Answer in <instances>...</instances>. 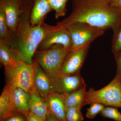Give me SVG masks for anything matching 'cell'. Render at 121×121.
Masks as SVG:
<instances>
[{
    "mask_svg": "<svg viewBox=\"0 0 121 121\" xmlns=\"http://www.w3.org/2000/svg\"><path fill=\"white\" fill-rule=\"evenodd\" d=\"M72 9L68 17L56 25L66 26L85 23L106 31H114L121 20V12L113 7L112 0H72Z\"/></svg>",
    "mask_w": 121,
    "mask_h": 121,
    "instance_id": "6da1fadb",
    "label": "cell"
},
{
    "mask_svg": "<svg viewBox=\"0 0 121 121\" xmlns=\"http://www.w3.org/2000/svg\"><path fill=\"white\" fill-rule=\"evenodd\" d=\"M37 62L29 64L22 60H15L4 67L7 84L19 87L29 94L36 91L35 86V70Z\"/></svg>",
    "mask_w": 121,
    "mask_h": 121,
    "instance_id": "7a4b0ae2",
    "label": "cell"
},
{
    "mask_svg": "<svg viewBox=\"0 0 121 121\" xmlns=\"http://www.w3.org/2000/svg\"><path fill=\"white\" fill-rule=\"evenodd\" d=\"M58 27V25L52 26L45 22L32 27L28 36L20 47L12 53L13 59L32 64L33 56L44 38L49 33Z\"/></svg>",
    "mask_w": 121,
    "mask_h": 121,
    "instance_id": "3957f363",
    "label": "cell"
},
{
    "mask_svg": "<svg viewBox=\"0 0 121 121\" xmlns=\"http://www.w3.org/2000/svg\"><path fill=\"white\" fill-rule=\"evenodd\" d=\"M95 102L121 108V79L119 76L116 75L103 88L95 90L90 87L86 91L84 106Z\"/></svg>",
    "mask_w": 121,
    "mask_h": 121,
    "instance_id": "277c9868",
    "label": "cell"
},
{
    "mask_svg": "<svg viewBox=\"0 0 121 121\" xmlns=\"http://www.w3.org/2000/svg\"><path fill=\"white\" fill-rule=\"evenodd\" d=\"M68 51L61 44H54L47 50L36 51L35 61L48 75L58 73Z\"/></svg>",
    "mask_w": 121,
    "mask_h": 121,
    "instance_id": "5b68a950",
    "label": "cell"
},
{
    "mask_svg": "<svg viewBox=\"0 0 121 121\" xmlns=\"http://www.w3.org/2000/svg\"><path fill=\"white\" fill-rule=\"evenodd\" d=\"M64 27L67 28L70 33L72 43L71 50L91 44L105 32L85 23H73Z\"/></svg>",
    "mask_w": 121,
    "mask_h": 121,
    "instance_id": "8992f818",
    "label": "cell"
},
{
    "mask_svg": "<svg viewBox=\"0 0 121 121\" xmlns=\"http://www.w3.org/2000/svg\"><path fill=\"white\" fill-rule=\"evenodd\" d=\"M51 80V91L66 95L86 86L80 73L73 75L58 73L48 75Z\"/></svg>",
    "mask_w": 121,
    "mask_h": 121,
    "instance_id": "52a82bcc",
    "label": "cell"
},
{
    "mask_svg": "<svg viewBox=\"0 0 121 121\" xmlns=\"http://www.w3.org/2000/svg\"><path fill=\"white\" fill-rule=\"evenodd\" d=\"M90 47L89 44L68 51L63 61L59 73L73 75L80 73Z\"/></svg>",
    "mask_w": 121,
    "mask_h": 121,
    "instance_id": "ba28073f",
    "label": "cell"
},
{
    "mask_svg": "<svg viewBox=\"0 0 121 121\" xmlns=\"http://www.w3.org/2000/svg\"><path fill=\"white\" fill-rule=\"evenodd\" d=\"M58 26V28L49 33L44 37L37 48V51L47 50L56 44L63 45L68 51L71 50L72 41L68 29L66 27Z\"/></svg>",
    "mask_w": 121,
    "mask_h": 121,
    "instance_id": "9c48e42d",
    "label": "cell"
},
{
    "mask_svg": "<svg viewBox=\"0 0 121 121\" xmlns=\"http://www.w3.org/2000/svg\"><path fill=\"white\" fill-rule=\"evenodd\" d=\"M24 0H0V8L6 16L9 31L16 30L23 9Z\"/></svg>",
    "mask_w": 121,
    "mask_h": 121,
    "instance_id": "30bf717a",
    "label": "cell"
},
{
    "mask_svg": "<svg viewBox=\"0 0 121 121\" xmlns=\"http://www.w3.org/2000/svg\"><path fill=\"white\" fill-rule=\"evenodd\" d=\"M11 95L12 103L16 112L23 114L27 117L30 111V94L19 87L6 84Z\"/></svg>",
    "mask_w": 121,
    "mask_h": 121,
    "instance_id": "8fae6325",
    "label": "cell"
},
{
    "mask_svg": "<svg viewBox=\"0 0 121 121\" xmlns=\"http://www.w3.org/2000/svg\"><path fill=\"white\" fill-rule=\"evenodd\" d=\"M35 86L36 90L45 101L51 92V80L37 62L35 70Z\"/></svg>",
    "mask_w": 121,
    "mask_h": 121,
    "instance_id": "7c38bea8",
    "label": "cell"
},
{
    "mask_svg": "<svg viewBox=\"0 0 121 121\" xmlns=\"http://www.w3.org/2000/svg\"><path fill=\"white\" fill-rule=\"evenodd\" d=\"M52 9L48 0H33V5L30 15L32 27L44 23L47 15Z\"/></svg>",
    "mask_w": 121,
    "mask_h": 121,
    "instance_id": "4fadbf2b",
    "label": "cell"
},
{
    "mask_svg": "<svg viewBox=\"0 0 121 121\" xmlns=\"http://www.w3.org/2000/svg\"><path fill=\"white\" fill-rule=\"evenodd\" d=\"M48 110L60 121H66V106L62 94L51 91L45 100Z\"/></svg>",
    "mask_w": 121,
    "mask_h": 121,
    "instance_id": "5bb4252c",
    "label": "cell"
},
{
    "mask_svg": "<svg viewBox=\"0 0 121 121\" xmlns=\"http://www.w3.org/2000/svg\"><path fill=\"white\" fill-rule=\"evenodd\" d=\"M29 104L31 112L44 121H47L48 113L47 105L37 91L30 93Z\"/></svg>",
    "mask_w": 121,
    "mask_h": 121,
    "instance_id": "9a60e30c",
    "label": "cell"
},
{
    "mask_svg": "<svg viewBox=\"0 0 121 121\" xmlns=\"http://www.w3.org/2000/svg\"><path fill=\"white\" fill-rule=\"evenodd\" d=\"M86 86V85L84 86L70 94H62L66 107H74L81 109L84 106Z\"/></svg>",
    "mask_w": 121,
    "mask_h": 121,
    "instance_id": "2e32d148",
    "label": "cell"
},
{
    "mask_svg": "<svg viewBox=\"0 0 121 121\" xmlns=\"http://www.w3.org/2000/svg\"><path fill=\"white\" fill-rule=\"evenodd\" d=\"M16 113L13 106L9 91L5 86L0 96V121H3Z\"/></svg>",
    "mask_w": 121,
    "mask_h": 121,
    "instance_id": "e0dca14e",
    "label": "cell"
},
{
    "mask_svg": "<svg viewBox=\"0 0 121 121\" xmlns=\"http://www.w3.org/2000/svg\"><path fill=\"white\" fill-rule=\"evenodd\" d=\"M11 48L7 41L0 39V61L7 67L11 65L15 61Z\"/></svg>",
    "mask_w": 121,
    "mask_h": 121,
    "instance_id": "ac0fdd59",
    "label": "cell"
},
{
    "mask_svg": "<svg viewBox=\"0 0 121 121\" xmlns=\"http://www.w3.org/2000/svg\"><path fill=\"white\" fill-rule=\"evenodd\" d=\"M69 0H48V2L52 10L55 12L56 19L65 16L66 13V4Z\"/></svg>",
    "mask_w": 121,
    "mask_h": 121,
    "instance_id": "d6986e66",
    "label": "cell"
},
{
    "mask_svg": "<svg viewBox=\"0 0 121 121\" xmlns=\"http://www.w3.org/2000/svg\"><path fill=\"white\" fill-rule=\"evenodd\" d=\"M113 31L112 52L114 55L121 53V20L118 26Z\"/></svg>",
    "mask_w": 121,
    "mask_h": 121,
    "instance_id": "ffe728a7",
    "label": "cell"
},
{
    "mask_svg": "<svg viewBox=\"0 0 121 121\" xmlns=\"http://www.w3.org/2000/svg\"><path fill=\"white\" fill-rule=\"evenodd\" d=\"M100 114L104 118H110L115 121H121V113L117 107L106 106Z\"/></svg>",
    "mask_w": 121,
    "mask_h": 121,
    "instance_id": "44dd1931",
    "label": "cell"
},
{
    "mask_svg": "<svg viewBox=\"0 0 121 121\" xmlns=\"http://www.w3.org/2000/svg\"><path fill=\"white\" fill-rule=\"evenodd\" d=\"M65 117L66 121H83L84 119L81 109L72 107H66Z\"/></svg>",
    "mask_w": 121,
    "mask_h": 121,
    "instance_id": "7402d4cb",
    "label": "cell"
},
{
    "mask_svg": "<svg viewBox=\"0 0 121 121\" xmlns=\"http://www.w3.org/2000/svg\"><path fill=\"white\" fill-rule=\"evenodd\" d=\"M9 28L4 12L0 8V39L7 41Z\"/></svg>",
    "mask_w": 121,
    "mask_h": 121,
    "instance_id": "603a6c76",
    "label": "cell"
},
{
    "mask_svg": "<svg viewBox=\"0 0 121 121\" xmlns=\"http://www.w3.org/2000/svg\"><path fill=\"white\" fill-rule=\"evenodd\" d=\"M90 105V107L87 109L86 117L91 119H94L97 115L100 114L105 106L99 103H93Z\"/></svg>",
    "mask_w": 121,
    "mask_h": 121,
    "instance_id": "cb8c5ba5",
    "label": "cell"
},
{
    "mask_svg": "<svg viewBox=\"0 0 121 121\" xmlns=\"http://www.w3.org/2000/svg\"><path fill=\"white\" fill-rule=\"evenodd\" d=\"M3 121H27V119L25 115L17 112L6 118Z\"/></svg>",
    "mask_w": 121,
    "mask_h": 121,
    "instance_id": "d4e9b609",
    "label": "cell"
},
{
    "mask_svg": "<svg viewBox=\"0 0 121 121\" xmlns=\"http://www.w3.org/2000/svg\"><path fill=\"white\" fill-rule=\"evenodd\" d=\"M117 64V73L116 75L119 76L121 79V53L114 55Z\"/></svg>",
    "mask_w": 121,
    "mask_h": 121,
    "instance_id": "484cf974",
    "label": "cell"
},
{
    "mask_svg": "<svg viewBox=\"0 0 121 121\" xmlns=\"http://www.w3.org/2000/svg\"><path fill=\"white\" fill-rule=\"evenodd\" d=\"M27 121H44L41 118L35 116L31 112L27 116Z\"/></svg>",
    "mask_w": 121,
    "mask_h": 121,
    "instance_id": "4316f807",
    "label": "cell"
},
{
    "mask_svg": "<svg viewBox=\"0 0 121 121\" xmlns=\"http://www.w3.org/2000/svg\"><path fill=\"white\" fill-rule=\"evenodd\" d=\"M113 7L121 12V0H112Z\"/></svg>",
    "mask_w": 121,
    "mask_h": 121,
    "instance_id": "83f0119b",
    "label": "cell"
},
{
    "mask_svg": "<svg viewBox=\"0 0 121 121\" xmlns=\"http://www.w3.org/2000/svg\"><path fill=\"white\" fill-rule=\"evenodd\" d=\"M46 121H60L48 110V114Z\"/></svg>",
    "mask_w": 121,
    "mask_h": 121,
    "instance_id": "f1b7e54d",
    "label": "cell"
}]
</instances>
